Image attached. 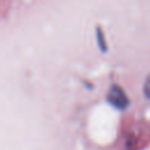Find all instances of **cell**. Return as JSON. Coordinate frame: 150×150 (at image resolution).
I'll return each instance as SVG.
<instances>
[{"mask_svg": "<svg viewBox=\"0 0 150 150\" xmlns=\"http://www.w3.org/2000/svg\"><path fill=\"white\" fill-rule=\"evenodd\" d=\"M148 91H149V93H150V83H149V84H148Z\"/></svg>", "mask_w": 150, "mask_h": 150, "instance_id": "1", "label": "cell"}]
</instances>
